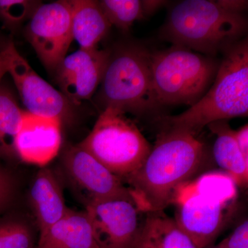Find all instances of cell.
<instances>
[{
  "label": "cell",
  "instance_id": "cell-15",
  "mask_svg": "<svg viewBox=\"0 0 248 248\" xmlns=\"http://www.w3.org/2000/svg\"><path fill=\"white\" fill-rule=\"evenodd\" d=\"M36 248H100L86 211L69 209L60 221L39 236Z\"/></svg>",
  "mask_w": 248,
  "mask_h": 248
},
{
  "label": "cell",
  "instance_id": "cell-21",
  "mask_svg": "<svg viewBox=\"0 0 248 248\" xmlns=\"http://www.w3.org/2000/svg\"><path fill=\"white\" fill-rule=\"evenodd\" d=\"M37 241L33 228L23 218L0 221V248H36Z\"/></svg>",
  "mask_w": 248,
  "mask_h": 248
},
{
  "label": "cell",
  "instance_id": "cell-23",
  "mask_svg": "<svg viewBox=\"0 0 248 248\" xmlns=\"http://www.w3.org/2000/svg\"><path fill=\"white\" fill-rule=\"evenodd\" d=\"M218 248H248V221L245 220L228 237L223 239Z\"/></svg>",
  "mask_w": 248,
  "mask_h": 248
},
{
  "label": "cell",
  "instance_id": "cell-28",
  "mask_svg": "<svg viewBox=\"0 0 248 248\" xmlns=\"http://www.w3.org/2000/svg\"><path fill=\"white\" fill-rule=\"evenodd\" d=\"M141 4L143 17L146 19L167 4L168 1L162 0H141Z\"/></svg>",
  "mask_w": 248,
  "mask_h": 248
},
{
  "label": "cell",
  "instance_id": "cell-10",
  "mask_svg": "<svg viewBox=\"0 0 248 248\" xmlns=\"http://www.w3.org/2000/svg\"><path fill=\"white\" fill-rule=\"evenodd\" d=\"M27 112L32 115L57 119L62 124L74 120V104L60 91L41 78L18 52L11 47V64L9 73Z\"/></svg>",
  "mask_w": 248,
  "mask_h": 248
},
{
  "label": "cell",
  "instance_id": "cell-3",
  "mask_svg": "<svg viewBox=\"0 0 248 248\" xmlns=\"http://www.w3.org/2000/svg\"><path fill=\"white\" fill-rule=\"evenodd\" d=\"M247 18L222 8L217 1L184 0L170 10L159 31L161 40L217 58L245 38Z\"/></svg>",
  "mask_w": 248,
  "mask_h": 248
},
{
  "label": "cell",
  "instance_id": "cell-14",
  "mask_svg": "<svg viewBox=\"0 0 248 248\" xmlns=\"http://www.w3.org/2000/svg\"><path fill=\"white\" fill-rule=\"evenodd\" d=\"M29 200L39 236L60 221L69 210L58 177L46 166L41 168L36 174L29 190Z\"/></svg>",
  "mask_w": 248,
  "mask_h": 248
},
{
  "label": "cell",
  "instance_id": "cell-24",
  "mask_svg": "<svg viewBox=\"0 0 248 248\" xmlns=\"http://www.w3.org/2000/svg\"><path fill=\"white\" fill-rule=\"evenodd\" d=\"M14 192L15 183L12 176L0 166V210L11 201Z\"/></svg>",
  "mask_w": 248,
  "mask_h": 248
},
{
  "label": "cell",
  "instance_id": "cell-9",
  "mask_svg": "<svg viewBox=\"0 0 248 248\" xmlns=\"http://www.w3.org/2000/svg\"><path fill=\"white\" fill-rule=\"evenodd\" d=\"M71 0L39 6L24 29V34L52 77L67 55L73 40Z\"/></svg>",
  "mask_w": 248,
  "mask_h": 248
},
{
  "label": "cell",
  "instance_id": "cell-8",
  "mask_svg": "<svg viewBox=\"0 0 248 248\" xmlns=\"http://www.w3.org/2000/svg\"><path fill=\"white\" fill-rule=\"evenodd\" d=\"M60 166L67 183L85 207L112 200L133 203L128 187L120 178L79 145L64 148Z\"/></svg>",
  "mask_w": 248,
  "mask_h": 248
},
{
  "label": "cell",
  "instance_id": "cell-5",
  "mask_svg": "<svg viewBox=\"0 0 248 248\" xmlns=\"http://www.w3.org/2000/svg\"><path fill=\"white\" fill-rule=\"evenodd\" d=\"M237 186L228 174L208 172L178 191L175 219L197 248H206L221 232L236 208Z\"/></svg>",
  "mask_w": 248,
  "mask_h": 248
},
{
  "label": "cell",
  "instance_id": "cell-29",
  "mask_svg": "<svg viewBox=\"0 0 248 248\" xmlns=\"http://www.w3.org/2000/svg\"><path fill=\"white\" fill-rule=\"evenodd\" d=\"M11 41L12 40L5 37V36L3 35L1 33V32H0V51H2V50L7 48L8 46H9Z\"/></svg>",
  "mask_w": 248,
  "mask_h": 248
},
{
  "label": "cell",
  "instance_id": "cell-22",
  "mask_svg": "<svg viewBox=\"0 0 248 248\" xmlns=\"http://www.w3.org/2000/svg\"><path fill=\"white\" fill-rule=\"evenodd\" d=\"M42 4L36 0H0V22L6 30L16 33Z\"/></svg>",
  "mask_w": 248,
  "mask_h": 248
},
{
  "label": "cell",
  "instance_id": "cell-13",
  "mask_svg": "<svg viewBox=\"0 0 248 248\" xmlns=\"http://www.w3.org/2000/svg\"><path fill=\"white\" fill-rule=\"evenodd\" d=\"M62 124L57 119L32 115L25 110L16 141L17 159L45 167L58 156L62 144Z\"/></svg>",
  "mask_w": 248,
  "mask_h": 248
},
{
  "label": "cell",
  "instance_id": "cell-19",
  "mask_svg": "<svg viewBox=\"0 0 248 248\" xmlns=\"http://www.w3.org/2000/svg\"><path fill=\"white\" fill-rule=\"evenodd\" d=\"M25 110L18 104L9 85L0 82V159H17L16 138L24 120Z\"/></svg>",
  "mask_w": 248,
  "mask_h": 248
},
{
  "label": "cell",
  "instance_id": "cell-16",
  "mask_svg": "<svg viewBox=\"0 0 248 248\" xmlns=\"http://www.w3.org/2000/svg\"><path fill=\"white\" fill-rule=\"evenodd\" d=\"M146 214L130 248H197L164 211Z\"/></svg>",
  "mask_w": 248,
  "mask_h": 248
},
{
  "label": "cell",
  "instance_id": "cell-7",
  "mask_svg": "<svg viewBox=\"0 0 248 248\" xmlns=\"http://www.w3.org/2000/svg\"><path fill=\"white\" fill-rule=\"evenodd\" d=\"M125 184L144 163L152 147L125 112L101 111L89 135L78 143Z\"/></svg>",
  "mask_w": 248,
  "mask_h": 248
},
{
  "label": "cell",
  "instance_id": "cell-20",
  "mask_svg": "<svg viewBox=\"0 0 248 248\" xmlns=\"http://www.w3.org/2000/svg\"><path fill=\"white\" fill-rule=\"evenodd\" d=\"M99 6L110 22L124 34L137 21L144 19L140 0H101Z\"/></svg>",
  "mask_w": 248,
  "mask_h": 248
},
{
  "label": "cell",
  "instance_id": "cell-6",
  "mask_svg": "<svg viewBox=\"0 0 248 248\" xmlns=\"http://www.w3.org/2000/svg\"><path fill=\"white\" fill-rule=\"evenodd\" d=\"M220 62L178 46L151 52L153 86L161 108L197 104L213 84Z\"/></svg>",
  "mask_w": 248,
  "mask_h": 248
},
{
  "label": "cell",
  "instance_id": "cell-12",
  "mask_svg": "<svg viewBox=\"0 0 248 248\" xmlns=\"http://www.w3.org/2000/svg\"><path fill=\"white\" fill-rule=\"evenodd\" d=\"M100 248H130L141 223L140 212L130 201L112 200L85 207Z\"/></svg>",
  "mask_w": 248,
  "mask_h": 248
},
{
  "label": "cell",
  "instance_id": "cell-30",
  "mask_svg": "<svg viewBox=\"0 0 248 248\" xmlns=\"http://www.w3.org/2000/svg\"><path fill=\"white\" fill-rule=\"evenodd\" d=\"M218 248L216 247V248Z\"/></svg>",
  "mask_w": 248,
  "mask_h": 248
},
{
  "label": "cell",
  "instance_id": "cell-2",
  "mask_svg": "<svg viewBox=\"0 0 248 248\" xmlns=\"http://www.w3.org/2000/svg\"><path fill=\"white\" fill-rule=\"evenodd\" d=\"M248 113V42L245 37L223 54L213 84L197 104L179 115L156 119L164 129L198 136L209 124Z\"/></svg>",
  "mask_w": 248,
  "mask_h": 248
},
{
  "label": "cell",
  "instance_id": "cell-1",
  "mask_svg": "<svg viewBox=\"0 0 248 248\" xmlns=\"http://www.w3.org/2000/svg\"><path fill=\"white\" fill-rule=\"evenodd\" d=\"M198 136L163 129L141 167L125 182L140 213L164 211L178 191L213 161Z\"/></svg>",
  "mask_w": 248,
  "mask_h": 248
},
{
  "label": "cell",
  "instance_id": "cell-25",
  "mask_svg": "<svg viewBox=\"0 0 248 248\" xmlns=\"http://www.w3.org/2000/svg\"><path fill=\"white\" fill-rule=\"evenodd\" d=\"M235 140L239 147L240 152L245 160L248 162V125L245 124L242 127L233 132Z\"/></svg>",
  "mask_w": 248,
  "mask_h": 248
},
{
  "label": "cell",
  "instance_id": "cell-17",
  "mask_svg": "<svg viewBox=\"0 0 248 248\" xmlns=\"http://www.w3.org/2000/svg\"><path fill=\"white\" fill-rule=\"evenodd\" d=\"M73 40L82 49L97 48L110 32V25L99 1L71 0Z\"/></svg>",
  "mask_w": 248,
  "mask_h": 248
},
{
  "label": "cell",
  "instance_id": "cell-26",
  "mask_svg": "<svg viewBox=\"0 0 248 248\" xmlns=\"http://www.w3.org/2000/svg\"><path fill=\"white\" fill-rule=\"evenodd\" d=\"M223 9L236 14H244L248 8V1L245 0H217Z\"/></svg>",
  "mask_w": 248,
  "mask_h": 248
},
{
  "label": "cell",
  "instance_id": "cell-11",
  "mask_svg": "<svg viewBox=\"0 0 248 248\" xmlns=\"http://www.w3.org/2000/svg\"><path fill=\"white\" fill-rule=\"evenodd\" d=\"M110 48H79L67 55L53 76L60 92L75 106L89 100L100 86Z\"/></svg>",
  "mask_w": 248,
  "mask_h": 248
},
{
  "label": "cell",
  "instance_id": "cell-18",
  "mask_svg": "<svg viewBox=\"0 0 248 248\" xmlns=\"http://www.w3.org/2000/svg\"><path fill=\"white\" fill-rule=\"evenodd\" d=\"M207 127L216 135L211 152L214 162L231 177L236 186L246 187L248 182V162L240 152L234 130L228 121H217Z\"/></svg>",
  "mask_w": 248,
  "mask_h": 248
},
{
  "label": "cell",
  "instance_id": "cell-27",
  "mask_svg": "<svg viewBox=\"0 0 248 248\" xmlns=\"http://www.w3.org/2000/svg\"><path fill=\"white\" fill-rule=\"evenodd\" d=\"M14 42H10L7 48L2 51H0V82L3 79L5 75L9 73L11 64V47Z\"/></svg>",
  "mask_w": 248,
  "mask_h": 248
},
{
  "label": "cell",
  "instance_id": "cell-4",
  "mask_svg": "<svg viewBox=\"0 0 248 248\" xmlns=\"http://www.w3.org/2000/svg\"><path fill=\"white\" fill-rule=\"evenodd\" d=\"M151 52L141 43L124 41L110 48L96 102L132 115L157 116L162 108L153 86Z\"/></svg>",
  "mask_w": 248,
  "mask_h": 248
}]
</instances>
